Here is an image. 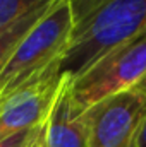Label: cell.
<instances>
[{
    "label": "cell",
    "instance_id": "cell-10",
    "mask_svg": "<svg viewBox=\"0 0 146 147\" xmlns=\"http://www.w3.org/2000/svg\"><path fill=\"white\" fill-rule=\"evenodd\" d=\"M29 132H19V134H14L10 137L2 139L0 140V147H23V144L26 142V139L29 135Z\"/></svg>",
    "mask_w": 146,
    "mask_h": 147
},
{
    "label": "cell",
    "instance_id": "cell-3",
    "mask_svg": "<svg viewBox=\"0 0 146 147\" xmlns=\"http://www.w3.org/2000/svg\"><path fill=\"white\" fill-rule=\"evenodd\" d=\"M146 80V31L112 50L79 77L71 79L74 106L83 111L119 91Z\"/></svg>",
    "mask_w": 146,
    "mask_h": 147
},
{
    "label": "cell",
    "instance_id": "cell-11",
    "mask_svg": "<svg viewBox=\"0 0 146 147\" xmlns=\"http://www.w3.org/2000/svg\"><path fill=\"white\" fill-rule=\"evenodd\" d=\"M134 147H146V116L138 130V135H136V140H134Z\"/></svg>",
    "mask_w": 146,
    "mask_h": 147
},
{
    "label": "cell",
    "instance_id": "cell-6",
    "mask_svg": "<svg viewBox=\"0 0 146 147\" xmlns=\"http://www.w3.org/2000/svg\"><path fill=\"white\" fill-rule=\"evenodd\" d=\"M46 147H88L83 113L74 106L71 77L60 75L55 101L45 120Z\"/></svg>",
    "mask_w": 146,
    "mask_h": 147
},
{
    "label": "cell",
    "instance_id": "cell-1",
    "mask_svg": "<svg viewBox=\"0 0 146 147\" xmlns=\"http://www.w3.org/2000/svg\"><path fill=\"white\" fill-rule=\"evenodd\" d=\"M74 28L60 75L79 77L100 58L146 31V0H69Z\"/></svg>",
    "mask_w": 146,
    "mask_h": 147
},
{
    "label": "cell",
    "instance_id": "cell-8",
    "mask_svg": "<svg viewBox=\"0 0 146 147\" xmlns=\"http://www.w3.org/2000/svg\"><path fill=\"white\" fill-rule=\"evenodd\" d=\"M50 5H52V3L36 9L35 12H31V14H28L26 17H23V19H21L16 26H12L9 31H5L3 34H0V69L3 67L5 60L9 58V55H10V51L14 50V46L17 45V41L24 36V33L43 16V12H45Z\"/></svg>",
    "mask_w": 146,
    "mask_h": 147
},
{
    "label": "cell",
    "instance_id": "cell-4",
    "mask_svg": "<svg viewBox=\"0 0 146 147\" xmlns=\"http://www.w3.org/2000/svg\"><path fill=\"white\" fill-rule=\"evenodd\" d=\"M146 116V92L139 87L113 92L83 111L88 147H134Z\"/></svg>",
    "mask_w": 146,
    "mask_h": 147
},
{
    "label": "cell",
    "instance_id": "cell-7",
    "mask_svg": "<svg viewBox=\"0 0 146 147\" xmlns=\"http://www.w3.org/2000/svg\"><path fill=\"white\" fill-rule=\"evenodd\" d=\"M53 0H0V34L16 26L23 17Z\"/></svg>",
    "mask_w": 146,
    "mask_h": 147
},
{
    "label": "cell",
    "instance_id": "cell-2",
    "mask_svg": "<svg viewBox=\"0 0 146 147\" xmlns=\"http://www.w3.org/2000/svg\"><path fill=\"white\" fill-rule=\"evenodd\" d=\"M72 28L74 17L69 0H53L17 41L0 69V101L52 69L60 67Z\"/></svg>",
    "mask_w": 146,
    "mask_h": 147
},
{
    "label": "cell",
    "instance_id": "cell-9",
    "mask_svg": "<svg viewBox=\"0 0 146 147\" xmlns=\"http://www.w3.org/2000/svg\"><path fill=\"white\" fill-rule=\"evenodd\" d=\"M45 120L29 132V135H28L26 142L23 144V147H46V140H45Z\"/></svg>",
    "mask_w": 146,
    "mask_h": 147
},
{
    "label": "cell",
    "instance_id": "cell-5",
    "mask_svg": "<svg viewBox=\"0 0 146 147\" xmlns=\"http://www.w3.org/2000/svg\"><path fill=\"white\" fill-rule=\"evenodd\" d=\"M59 86L60 72L55 67L0 101V140L40 125L55 101Z\"/></svg>",
    "mask_w": 146,
    "mask_h": 147
}]
</instances>
